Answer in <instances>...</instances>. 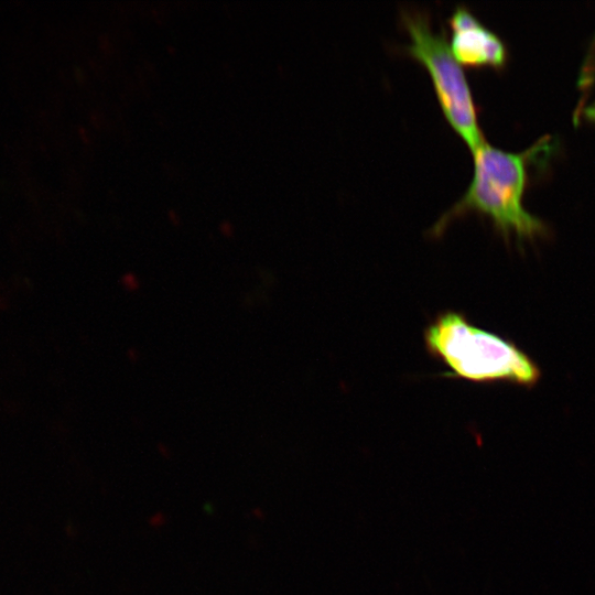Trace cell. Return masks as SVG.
Returning <instances> with one entry per match:
<instances>
[{
    "label": "cell",
    "instance_id": "1",
    "mask_svg": "<svg viewBox=\"0 0 595 595\" xmlns=\"http://www.w3.org/2000/svg\"><path fill=\"white\" fill-rule=\"evenodd\" d=\"M545 143L541 140L520 153L504 151L487 141L475 149L473 175L466 191L433 224L430 235L437 237L454 219L477 213L488 217L507 240L512 235L529 241L545 236L547 225L523 206L528 164Z\"/></svg>",
    "mask_w": 595,
    "mask_h": 595
},
{
    "label": "cell",
    "instance_id": "2",
    "mask_svg": "<svg viewBox=\"0 0 595 595\" xmlns=\"http://www.w3.org/2000/svg\"><path fill=\"white\" fill-rule=\"evenodd\" d=\"M430 355L447 368L445 377L473 382H511L531 387L541 372L512 342L470 323L456 311L436 316L423 333Z\"/></svg>",
    "mask_w": 595,
    "mask_h": 595
},
{
    "label": "cell",
    "instance_id": "3",
    "mask_svg": "<svg viewBox=\"0 0 595 595\" xmlns=\"http://www.w3.org/2000/svg\"><path fill=\"white\" fill-rule=\"evenodd\" d=\"M400 13L410 36L402 51L425 67L446 121L473 152L486 139L467 77L445 33L432 29L431 17L424 10L402 9Z\"/></svg>",
    "mask_w": 595,
    "mask_h": 595
},
{
    "label": "cell",
    "instance_id": "4",
    "mask_svg": "<svg viewBox=\"0 0 595 595\" xmlns=\"http://www.w3.org/2000/svg\"><path fill=\"white\" fill-rule=\"evenodd\" d=\"M448 41L455 60L467 67L501 69L508 62L505 42L484 25L465 6L458 4L447 19Z\"/></svg>",
    "mask_w": 595,
    "mask_h": 595
},
{
    "label": "cell",
    "instance_id": "5",
    "mask_svg": "<svg viewBox=\"0 0 595 595\" xmlns=\"http://www.w3.org/2000/svg\"><path fill=\"white\" fill-rule=\"evenodd\" d=\"M595 74V36L589 46L584 67L580 76V87H588L594 80Z\"/></svg>",
    "mask_w": 595,
    "mask_h": 595
},
{
    "label": "cell",
    "instance_id": "6",
    "mask_svg": "<svg viewBox=\"0 0 595 595\" xmlns=\"http://www.w3.org/2000/svg\"><path fill=\"white\" fill-rule=\"evenodd\" d=\"M583 117L586 121L595 123V101L577 110L575 118Z\"/></svg>",
    "mask_w": 595,
    "mask_h": 595
}]
</instances>
